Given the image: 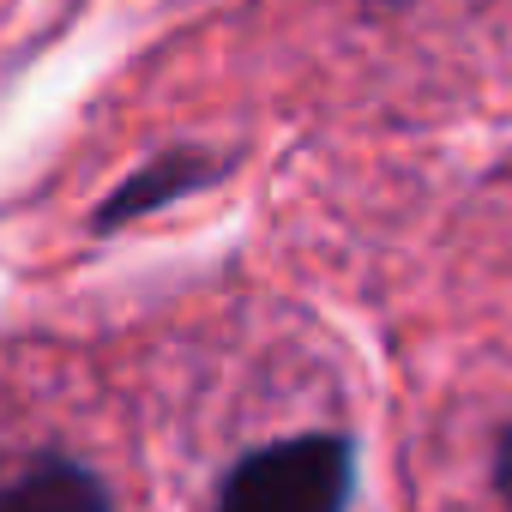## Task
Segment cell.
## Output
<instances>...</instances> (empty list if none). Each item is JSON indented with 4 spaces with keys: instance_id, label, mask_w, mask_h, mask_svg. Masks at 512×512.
Wrapping results in <instances>:
<instances>
[{
    "instance_id": "cell-1",
    "label": "cell",
    "mask_w": 512,
    "mask_h": 512,
    "mask_svg": "<svg viewBox=\"0 0 512 512\" xmlns=\"http://www.w3.org/2000/svg\"><path fill=\"white\" fill-rule=\"evenodd\" d=\"M356 482V452L344 434H290L247 452L211 512H344Z\"/></svg>"
},
{
    "instance_id": "cell-3",
    "label": "cell",
    "mask_w": 512,
    "mask_h": 512,
    "mask_svg": "<svg viewBox=\"0 0 512 512\" xmlns=\"http://www.w3.org/2000/svg\"><path fill=\"white\" fill-rule=\"evenodd\" d=\"M211 175H217V169H211L205 157H157V163H145L139 175H127V181L103 199L97 229H115V223H127V217H139V211H157V205H169V199L205 187Z\"/></svg>"
},
{
    "instance_id": "cell-4",
    "label": "cell",
    "mask_w": 512,
    "mask_h": 512,
    "mask_svg": "<svg viewBox=\"0 0 512 512\" xmlns=\"http://www.w3.org/2000/svg\"><path fill=\"white\" fill-rule=\"evenodd\" d=\"M494 488H500V506L512 512V428H506L500 446H494Z\"/></svg>"
},
{
    "instance_id": "cell-2",
    "label": "cell",
    "mask_w": 512,
    "mask_h": 512,
    "mask_svg": "<svg viewBox=\"0 0 512 512\" xmlns=\"http://www.w3.org/2000/svg\"><path fill=\"white\" fill-rule=\"evenodd\" d=\"M0 512H115V494L79 458L43 452L13 476H0Z\"/></svg>"
}]
</instances>
